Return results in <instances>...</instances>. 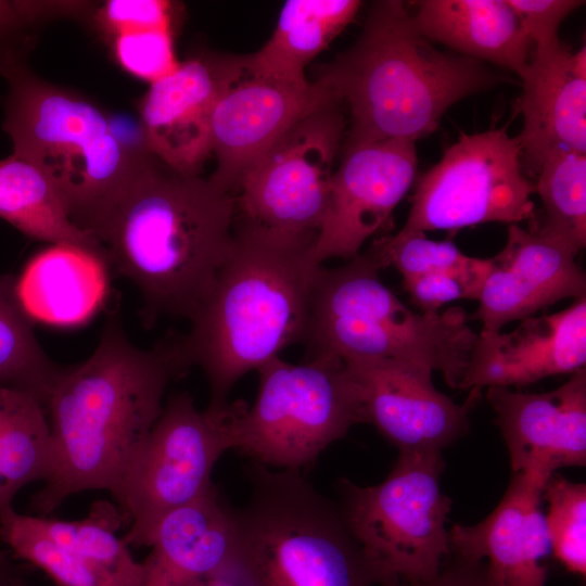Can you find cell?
Wrapping results in <instances>:
<instances>
[{
    "label": "cell",
    "instance_id": "d6986e66",
    "mask_svg": "<svg viewBox=\"0 0 586 586\" xmlns=\"http://www.w3.org/2000/svg\"><path fill=\"white\" fill-rule=\"evenodd\" d=\"M510 332L477 333L458 388L481 394L520 387L586 365V297L548 315L520 320Z\"/></svg>",
    "mask_w": 586,
    "mask_h": 586
},
{
    "label": "cell",
    "instance_id": "5bb4252c",
    "mask_svg": "<svg viewBox=\"0 0 586 586\" xmlns=\"http://www.w3.org/2000/svg\"><path fill=\"white\" fill-rule=\"evenodd\" d=\"M359 391L365 423L399 451L438 450L467 433L480 394L457 404L440 392L428 367L395 359L344 361Z\"/></svg>",
    "mask_w": 586,
    "mask_h": 586
},
{
    "label": "cell",
    "instance_id": "2e32d148",
    "mask_svg": "<svg viewBox=\"0 0 586 586\" xmlns=\"http://www.w3.org/2000/svg\"><path fill=\"white\" fill-rule=\"evenodd\" d=\"M244 72L242 55H199L151 84L138 103L142 141L150 153L178 171L199 174L212 154L216 103Z\"/></svg>",
    "mask_w": 586,
    "mask_h": 586
},
{
    "label": "cell",
    "instance_id": "836d02e7",
    "mask_svg": "<svg viewBox=\"0 0 586 586\" xmlns=\"http://www.w3.org/2000/svg\"><path fill=\"white\" fill-rule=\"evenodd\" d=\"M383 267L393 266L403 280L429 272L458 268L471 256L450 241H435L420 230L402 228L395 235L373 243Z\"/></svg>",
    "mask_w": 586,
    "mask_h": 586
},
{
    "label": "cell",
    "instance_id": "9a60e30c",
    "mask_svg": "<svg viewBox=\"0 0 586 586\" xmlns=\"http://www.w3.org/2000/svg\"><path fill=\"white\" fill-rule=\"evenodd\" d=\"M332 101L337 100L317 81L296 85L244 72L224 90L213 113L211 146L216 169L209 178L234 194L296 123Z\"/></svg>",
    "mask_w": 586,
    "mask_h": 586
},
{
    "label": "cell",
    "instance_id": "9c48e42d",
    "mask_svg": "<svg viewBox=\"0 0 586 586\" xmlns=\"http://www.w3.org/2000/svg\"><path fill=\"white\" fill-rule=\"evenodd\" d=\"M256 371L257 396L235 423V449L255 462L300 471L353 425L365 423L358 386L339 358L295 365L277 356Z\"/></svg>",
    "mask_w": 586,
    "mask_h": 586
},
{
    "label": "cell",
    "instance_id": "277c9868",
    "mask_svg": "<svg viewBox=\"0 0 586 586\" xmlns=\"http://www.w3.org/2000/svg\"><path fill=\"white\" fill-rule=\"evenodd\" d=\"M485 63L440 51L398 0L375 1L356 41L321 66L317 82L351 113L344 148L431 135L456 102L506 81Z\"/></svg>",
    "mask_w": 586,
    "mask_h": 586
},
{
    "label": "cell",
    "instance_id": "4dcf8cb0",
    "mask_svg": "<svg viewBox=\"0 0 586 586\" xmlns=\"http://www.w3.org/2000/svg\"><path fill=\"white\" fill-rule=\"evenodd\" d=\"M30 517L34 525L59 546L102 564L139 586L142 563L133 559L128 545L117 536L124 518L115 505L98 500L86 518L74 521Z\"/></svg>",
    "mask_w": 586,
    "mask_h": 586
},
{
    "label": "cell",
    "instance_id": "1f68e13d",
    "mask_svg": "<svg viewBox=\"0 0 586 586\" xmlns=\"http://www.w3.org/2000/svg\"><path fill=\"white\" fill-rule=\"evenodd\" d=\"M0 537L15 559L37 566L56 586H133L113 570L59 546L34 525L30 515L13 507L0 518Z\"/></svg>",
    "mask_w": 586,
    "mask_h": 586
},
{
    "label": "cell",
    "instance_id": "3957f363",
    "mask_svg": "<svg viewBox=\"0 0 586 586\" xmlns=\"http://www.w3.org/2000/svg\"><path fill=\"white\" fill-rule=\"evenodd\" d=\"M317 232L271 230L242 219L233 250L190 320L182 343L209 386V407L227 406L233 385L289 345L303 341Z\"/></svg>",
    "mask_w": 586,
    "mask_h": 586
},
{
    "label": "cell",
    "instance_id": "ac0fdd59",
    "mask_svg": "<svg viewBox=\"0 0 586 586\" xmlns=\"http://www.w3.org/2000/svg\"><path fill=\"white\" fill-rule=\"evenodd\" d=\"M486 399L497 416L512 473L547 480L560 468L585 466V368L549 392L492 386L486 388Z\"/></svg>",
    "mask_w": 586,
    "mask_h": 586
},
{
    "label": "cell",
    "instance_id": "83f0119b",
    "mask_svg": "<svg viewBox=\"0 0 586 586\" xmlns=\"http://www.w3.org/2000/svg\"><path fill=\"white\" fill-rule=\"evenodd\" d=\"M50 464V428L33 394L0 385V518L18 491L44 481Z\"/></svg>",
    "mask_w": 586,
    "mask_h": 586
},
{
    "label": "cell",
    "instance_id": "74e56055",
    "mask_svg": "<svg viewBox=\"0 0 586 586\" xmlns=\"http://www.w3.org/2000/svg\"><path fill=\"white\" fill-rule=\"evenodd\" d=\"M15 1L33 29L41 23L60 17L90 18L97 7L89 1Z\"/></svg>",
    "mask_w": 586,
    "mask_h": 586
},
{
    "label": "cell",
    "instance_id": "6da1fadb",
    "mask_svg": "<svg viewBox=\"0 0 586 586\" xmlns=\"http://www.w3.org/2000/svg\"><path fill=\"white\" fill-rule=\"evenodd\" d=\"M190 368L182 336L142 349L112 315L92 355L63 368L49 393L50 464L33 510L46 515L84 491L112 494L160 417L168 385Z\"/></svg>",
    "mask_w": 586,
    "mask_h": 586
},
{
    "label": "cell",
    "instance_id": "484cf974",
    "mask_svg": "<svg viewBox=\"0 0 586 586\" xmlns=\"http://www.w3.org/2000/svg\"><path fill=\"white\" fill-rule=\"evenodd\" d=\"M358 0H290L269 40L242 55L244 71L285 82L306 85L305 68L354 20Z\"/></svg>",
    "mask_w": 586,
    "mask_h": 586
},
{
    "label": "cell",
    "instance_id": "d590c367",
    "mask_svg": "<svg viewBox=\"0 0 586 586\" xmlns=\"http://www.w3.org/2000/svg\"><path fill=\"white\" fill-rule=\"evenodd\" d=\"M518 16L533 47H547L557 41L562 21L582 7L581 0H507Z\"/></svg>",
    "mask_w": 586,
    "mask_h": 586
},
{
    "label": "cell",
    "instance_id": "7402d4cb",
    "mask_svg": "<svg viewBox=\"0 0 586 586\" xmlns=\"http://www.w3.org/2000/svg\"><path fill=\"white\" fill-rule=\"evenodd\" d=\"M139 586H199L232 571L237 552L233 510L214 484L167 513L155 527Z\"/></svg>",
    "mask_w": 586,
    "mask_h": 586
},
{
    "label": "cell",
    "instance_id": "e575fe53",
    "mask_svg": "<svg viewBox=\"0 0 586 586\" xmlns=\"http://www.w3.org/2000/svg\"><path fill=\"white\" fill-rule=\"evenodd\" d=\"M491 269V258L471 256L458 268L403 280V286L420 313H437L457 300L477 301Z\"/></svg>",
    "mask_w": 586,
    "mask_h": 586
},
{
    "label": "cell",
    "instance_id": "7c38bea8",
    "mask_svg": "<svg viewBox=\"0 0 586 586\" xmlns=\"http://www.w3.org/2000/svg\"><path fill=\"white\" fill-rule=\"evenodd\" d=\"M342 107L332 101L307 114L251 169L235 196L244 219L282 232L318 231L345 125Z\"/></svg>",
    "mask_w": 586,
    "mask_h": 586
},
{
    "label": "cell",
    "instance_id": "f1b7e54d",
    "mask_svg": "<svg viewBox=\"0 0 586 586\" xmlns=\"http://www.w3.org/2000/svg\"><path fill=\"white\" fill-rule=\"evenodd\" d=\"M14 283V276H0V385L28 392L44 406L63 368L42 349Z\"/></svg>",
    "mask_w": 586,
    "mask_h": 586
},
{
    "label": "cell",
    "instance_id": "ba28073f",
    "mask_svg": "<svg viewBox=\"0 0 586 586\" xmlns=\"http://www.w3.org/2000/svg\"><path fill=\"white\" fill-rule=\"evenodd\" d=\"M443 468L438 450L399 451L381 483L341 481L340 510L373 584L417 586L450 557L451 500L441 489Z\"/></svg>",
    "mask_w": 586,
    "mask_h": 586
},
{
    "label": "cell",
    "instance_id": "ab89813d",
    "mask_svg": "<svg viewBox=\"0 0 586 586\" xmlns=\"http://www.w3.org/2000/svg\"><path fill=\"white\" fill-rule=\"evenodd\" d=\"M21 579L8 556L0 551V586H14Z\"/></svg>",
    "mask_w": 586,
    "mask_h": 586
},
{
    "label": "cell",
    "instance_id": "e0dca14e",
    "mask_svg": "<svg viewBox=\"0 0 586 586\" xmlns=\"http://www.w3.org/2000/svg\"><path fill=\"white\" fill-rule=\"evenodd\" d=\"M576 253L564 241L539 230L509 225L502 250L491 269L472 317L486 333L535 316L562 300L586 297V276Z\"/></svg>",
    "mask_w": 586,
    "mask_h": 586
},
{
    "label": "cell",
    "instance_id": "60d3db41",
    "mask_svg": "<svg viewBox=\"0 0 586 586\" xmlns=\"http://www.w3.org/2000/svg\"><path fill=\"white\" fill-rule=\"evenodd\" d=\"M199 586H239L231 573H224L203 582Z\"/></svg>",
    "mask_w": 586,
    "mask_h": 586
},
{
    "label": "cell",
    "instance_id": "4316f807",
    "mask_svg": "<svg viewBox=\"0 0 586 586\" xmlns=\"http://www.w3.org/2000/svg\"><path fill=\"white\" fill-rule=\"evenodd\" d=\"M0 218L30 239L79 246L110 265L102 243L74 225L43 171L13 153L0 160Z\"/></svg>",
    "mask_w": 586,
    "mask_h": 586
},
{
    "label": "cell",
    "instance_id": "30bf717a",
    "mask_svg": "<svg viewBox=\"0 0 586 586\" xmlns=\"http://www.w3.org/2000/svg\"><path fill=\"white\" fill-rule=\"evenodd\" d=\"M246 405L195 406L189 392L175 393L164 404L143 445L112 495L129 530L123 540L148 546L160 521L212 485L219 457L235 448V423Z\"/></svg>",
    "mask_w": 586,
    "mask_h": 586
},
{
    "label": "cell",
    "instance_id": "603a6c76",
    "mask_svg": "<svg viewBox=\"0 0 586 586\" xmlns=\"http://www.w3.org/2000/svg\"><path fill=\"white\" fill-rule=\"evenodd\" d=\"M110 268L105 259L90 251L51 244L34 255L15 278V295L34 323L77 327L105 303Z\"/></svg>",
    "mask_w": 586,
    "mask_h": 586
},
{
    "label": "cell",
    "instance_id": "4fadbf2b",
    "mask_svg": "<svg viewBox=\"0 0 586 586\" xmlns=\"http://www.w3.org/2000/svg\"><path fill=\"white\" fill-rule=\"evenodd\" d=\"M416 142L391 139L344 148L332 174L326 211L309 250L322 266L331 258L352 259L388 220L413 183Z\"/></svg>",
    "mask_w": 586,
    "mask_h": 586
},
{
    "label": "cell",
    "instance_id": "ffe728a7",
    "mask_svg": "<svg viewBox=\"0 0 586 586\" xmlns=\"http://www.w3.org/2000/svg\"><path fill=\"white\" fill-rule=\"evenodd\" d=\"M547 480L512 473L502 499L486 519L448 531L450 553L480 562L485 586H545L551 553L542 510Z\"/></svg>",
    "mask_w": 586,
    "mask_h": 586
},
{
    "label": "cell",
    "instance_id": "5b68a950",
    "mask_svg": "<svg viewBox=\"0 0 586 586\" xmlns=\"http://www.w3.org/2000/svg\"><path fill=\"white\" fill-rule=\"evenodd\" d=\"M0 74L9 85L2 129L13 154L42 170L74 225L98 239L153 154L124 141L95 102L44 80L27 61Z\"/></svg>",
    "mask_w": 586,
    "mask_h": 586
},
{
    "label": "cell",
    "instance_id": "8992f818",
    "mask_svg": "<svg viewBox=\"0 0 586 586\" xmlns=\"http://www.w3.org/2000/svg\"><path fill=\"white\" fill-rule=\"evenodd\" d=\"M371 245L345 265L317 270L302 343L306 359H395L438 371L458 388L477 333L462 307L420 313L381 280Z\"/></svg>",
    "mask_w": 586,
    "mask_h": 586
},
{
    "label": "cell",
    "instance_id": "cb8c5ba5",
    "mask_svg": "<svg viewBox=\"0 0 586 586\" xmlns=\"http://www.w3.org/2000/svg\"><path fill=\"white\" fill-rule=\"evenodd\" d=\"M412 15L417 30L455 53L489 62L517 75L533 42L507 0H421Z\"/></svg>",
    "mask_w": 586,
    "mask_h": 586
},
{
    "label": "cell",
    "instance_id": "44dd1931",
    "mask_svg": "<svg viewBox=\"0 0 586 586\" xmlns=\"http://www.w3.org/2000/svg\"><path fill=\"white\" fill-rule=\"evenodd\" d=\"M518 135L523 168L536 175L548 154L566 149L586 153V49L557 41L533 47L520 75Z\"/></svg>",
    "mask_w": 586,
    "mask_h": 586
},
{
    "label": "cell",
    "instance_id": "8fae6325",
    "mask_svg": "<svg viewBox=\"0 0 586 586\" xmlns=\"http://www.w3.org/2000/svg\"><path fill=\"white\" fill-rule=\"evenodd\" d=\"M535 184L507 126L463 133L418 179L403 228L457 231L487 222L535 221Z\"/></svg>",
    "mask_w": 586,
    "mask_h": 586
},
{
    "label": "cell",
    "instance_id": "f546056e",
    "mask_svg": "<svg viewBox=\"0 0 586 586\" xmlns=\"http://www.w3.org/2000/svg\"><path fill=\"white\" fill-rule=\"evenodd\" d=\"M536 176L535 193L542 200L544 217L535 224L578 253L586 244V153L555 150Z\"/></svg>",
    "mask_w": 586,
    "mask_h": 586
},
{
    "label": "cell",
    "instance_id": "d4e9b609",
    "mask_svg": "<svg viewBox=\"0 0 586 586\" xmlns=\"http://www.w3.org/2000/svg\"><path fill=\"white\" fill-rule=\"evenodd\" d=\"M180 5L165 0H107L90 20L126 73L150 85L179 65L174 38Z\"/></svg>",
    "mask_w": 586,
    "mask_h": 586
},
{
    "label": "cell",
    "instance_id": "b9f144b4",
    "mask_svg": "<svg viewBox=\"0 0 586 586\" xmlns=\"http://www.w3.org/2000/svg\"><path fill=\"white\" fill-rule=\"evenodd\" d=\"M14 586H25L24 583L22 581H20L18 583H16Z\"/></svg>",
    "mask_w": 586,
    "mask_h": 586
},
{
    "label": "cell",
    "instance_id": "8d00e7d4",
    "mask_svg": "<svg viewBox=\"0 0 586 586\" xmlns=\"http://www.w3.org/2000/svg\"><path fill=\"white\" fill-rule=\"evenodd\" d=\"M31 30L15 0H0V67L26 60L34 40Z\"/></svg>",
    "mask_w": 586,
    "mask_h": 586
},
{
    "label": "cell",
    "instance_id": "7a4b0ae2",
    "mask_svg": "<svg viewBox=\"0 0 586 586\" xmlns=\"http://www.w3.org/2000/svg\"><path fill=\"white\" fill-rule=\"evenodd\" d=\"M237 198L154 155L98 235L146 309L191 320L234 245Z\"/></svg>",
    "mask_w": 586,
    "mask_h": 586
},
{
    "label": "cell",
    "instance_id": "f35d334b",
    "mask_svg": "<svg viewBox=\"0 0 586 586\" xmlns=\"http://www.w3.org/2000/svg\"><path fill=\"white\" fill-rule=\"evenodd\" d=\"M417 586H485L480 562L450 553L442 570L432 579Z\"/></svg>",
    "mask_w": 586,
    "mask_h": 586
},
{
    "label": "cell",
    "instance_id": "d6a6232c",
    "mask_svg": "<svg viewBox=\"0 0 586 586\" xmlns=\"http://www.w3.org/2000/svg\"><path fill=\"white\" fill-rule=\"evenodd\" d=\"M542 499L546 532L553 557L564 569L581 577L586 575V485L559 474L546 481Z\"/></svg>",
    "mask_w": 586,
    "mask_h": 586
},
{
    "label": "cell",
    "instance_id": "52a82bcc",
    "mask_svg": "<svg viewBox=\"0 0 586 586\" xmlns=\"http://www.w3.org/2000/svg\"><path fill=\"white\" fill-rule=\"evenodd\" d=\"M247 502L233 511L239 586H372L339 508L294 470L253 461Z\"/></svg>",
    "mask_w": 586,
    "mask_h": 586
}]
</instances>
